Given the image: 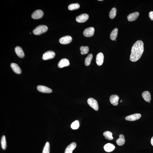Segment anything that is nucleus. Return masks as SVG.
Masks as SVG:
<instances>
[{"label":"nucleus","instance_id":"29","mask_svg":"<svg viewBox=\"0 0 153 153\" xmlns=\"http://www.w3.org/2000/svg\"><path fill=\"white\" fill-rule=\"evenodd\" d=\"M79 123L78 121H75L71 125V127L73 130L77 129L79 127Z\"/></svg>","mask_w":153,"mask_h":153},{"label":"nucleus","instance_id":"23","mask_svg":"<svg viewBox=\"0 0 153 153\" xmlns=\"http://www.w3.org/2000/svg\"><path fill=\"white\" fill-rule=\"evenodd\" d=\"M93 55L92 54H89L85 60V64L86 66H89L90 65L91 61L92 59Z\"/></svg>","mask_w":153,"mask_h":153},{"label":"nucleus","instance_id":"2","mask_svg":"<svg viewBox=\"0 0 153 153\" xmlns=\"http://www.w3.org/2000/svg\"><path fill=\"white\" fill-rule=\"evenodd\" d=\"M48 29V27L46 26L40 25L33 30V32L35 35H40L46 32Z\"/></svg>","mask_w":153,"mask_h":153},{"label":"nucleus","instance_id":"35","mask_svg":"<svg viewBox=\"0 0 153 153\" xmlns=\"http://www.w3.org/2000/svg\"><path fill=\"white\" fill-rule=\"evenodd\" d=\"M30 34H31V33H30Z\"/></svg>","mask_w":153,"mask_h":153},{"label":"nucleus","instance_id":"10","mask_svg":"<svg viewBox=\"0 0 153 153\" xmlns=\"http://www.w3.org/2000/svg\"><path fill=\"white\" fill-rule=\"evenodd\" d=\"M104 57L103 54L100 52L97 55L96 58V62L98 66H101L103 64Z\"/></svg>","mask_w":153,"mask_h":153},{"label":"nucleus","instance_id":"34","mask_svg":"<svg viewBox=\"0 0 153 153\" xmlns=\"http://www.w3.org/2000/svg\"><path fill=\"white\" fill-rule=\"evenodd\" d=\"M149 102V103H150V102Z\"/></svg>","mask_w":153,"mask_h":153},{"label":"nucleus","instance_id":"26","mask_svg":"<svg viewBox=\"0 0 153 153\" xmlns=\"http://www.w3.org/2000/svg\"><path fill=\"white\" fill-rule=\"evenodd\" d=\"M80 50L81 51V54L82 55H83V54H87L89 52V48L88 46H82L80 47Z\"/></svg>","mask_w":153,"mask_h":153},{"label":"nucleus","instance_id":"6","mask_svg":"<svg viewBox=\"0 0 153 153\" xmlns=\"http://www.w3.org/2000/svg\"><path fill=\"white\" fill-rule=\"evenodd\" d=\"M89 18V15L87 14L84 13L77 16L76 20L77 22L83 23L86 21Z\"/></svg>","mask_w":153,"mask_h":153},{"label":"nucleus","instance_id":"30","mask_svg":"<svg viewBox=\"0 0 153 153\" xmlns=\"http://www.w3.org/2000/svg\"><path fill=\"white\" fill-rule=\"evenodd\" d=\"M149 16L151 20H153V11H152L149 12Z\"/></svg>","mask_w":153,"mask_h":153},{"label":"nucleus","instance_id":"11","mask_svg":"<svg viewBox=\"0 0 153 153\" xmlns=\"http://www.w3.org/2000/svg\"><path fill=\"white\" fill-rule=\"evenodd\" d=\"M37 89L39 92L44 93H51L52 92L51 89L46 86L39 85L37 87Z\"/></svg>","mask_w":153,"mask_h":153},{"label":"nucleus","instance_id":"22","mask_svg":"<svg viewBox=\"0 0 153 153\" xmlns=\"http://www.w3.org/2000/svg\"><path fill=\"white\" fill-rule=\"evenodd\" d=\"M103 135L105 138L107 140H111L113 139V138L112 136V133L111 132L105 131L103 133Z\"/></svg>","mask_w":153,"mask_h":153},{"label":"nucleus","instance_id":"14","mask_svg":"<svg viewBox=\"0 0 153 153\" xmlns=\"http://www.w3.org/2000/svg\"><path fill=\"white\" fill-rule=\"evenodd\" d=\"M76 144L75 142H73L68 146L65 150L64 153H72L73 151L76 147Z\"/></svg>","mask_w":153,"mask_h":153},{"label":"nucleus","instance_id":"4","mask_svg":"<svg viewBox=\"0 0 153 153\" xmlns=\"http://www.w3.org/2000/svg\"><path fill=\"white\" fill-rule=\"evenodd\" d=\"M55 52L52 51H48L43 54L42 59L44 60L51 59L55 57Z\"/></svg>","mask_w":153,"mask_h":153},{"label":"nucleus","instance_id":"12","mask_svg":"<svg viewBox=\"0 0 153 153\" xmlns=\"http://www.w3.org/2000/svg\"><path fill=\"white\" fill-rule=\"evenodd\" d=\"M119 96L116 95H112L110 97V101L111 103L114 106H117L118 104Z\"/></svg>","mask_w":153,"mask_h":153},{"label":"nucleus","instance_id":"3","mask_svg":"<svg viewBox=\"0 0 153 153\" xmlns=\"http://www.w3.org/2000/svg\"><path fill=\"white\" fill-rule=\"evenodd\" d=\"M87 103L90 106L96 111L99 109L97 102L92 98H90L87 100Z\"/></svg>","mask_w":153,"mask_h":153},{"label":"nucleus","instance_id":"18","mask_svg":"<svg viewBox=\"0 0 153 153\" xmlns=\"http://www.w3.org/2000/svg\"><path fill=\"white\" fill-rule=\"evenodd\" d=\"M15 51L17 55L19 57L22 58L24 57V54L23 51L20 47L17 46L15 48Z\"/></svg>","mask_w":153,"mask_h":153},{"label":"nucleus","instance_id":"28","mask_svg":"<svg viewBox=\"0 0 153 153\" xmlns=\"http://www.w3.org/2000/svg\"><path fill=\"white\" fill-rule=\"evenodd\" d=\"M50 144L49 142H47L44 147L42 153H50Z\"/></svg>","mask_w":153,"mask_h":153},{"label":"nucleus","instance_id":"19","mask_svg":"<svg viewBox=\"0 0 153 153\" xmlns=\"http://www.w3.org/2000/svg\"><path fill=\"white\" fill-rule=\"evenodd\" d=\"M142 97L145 101L146 102H150L151 100V95L149 91H145L142 93Z\"/></svg>","mask_w":153,"mask_h":153},{"label":"nucleus","instance_id":"32","mask_svg":"<svg viewBox=\"0 0 153 153\" xmlns=\"http://www.w3.org/2000/svg\"><path fill=\"white\" fill-rule=\"evenodd\" d=\"M98 1H103V0H98Z\"/></svg>","mask_w":153,"mask_h":153},{"label":"nucleus","instance_id":"16","mask_svg":"<svg viewBox=\"0 0 153 153\" xmlns=\"http://www.w3.org/2000/svg\"><path fill=\"white\" fill-rule=\"evenodd\" d=\"M115 147L113 144L108 143L104 146V149L107 152H112L115 149Z\"/></svg>","mask_w":153,"mask_h":153},{"label":"nucleus","instance_id":"7","mask_svg":"<svg viewBox=\"0 0 153 153\" xmlns=\"http://www.w3.org/2000/svg\"><path fill=\"white\" fill-rule=\"evenodd\" d=\"M72 39L71 36H67L62 37L59 40L60 43L62 44H67L71 42Z\"/></svg>","mask_w":153,"mask_h":153},{"label":"nucleus","instance_id":"17","mask_svg":"<svg viewBox=\"0 0 153 153\" xmlns=\"http://www.w3.org/2000/svg\"><path fill=\"white\" fill-rule=\"evenodd\" d=\"M10 66L13 71L16 73L20 74L21 73V71L19 67L15 63H12Z\"/></svg>","mask_w":153,"mask_h":153},{"label":"nucleus","instance_id":"25","mask_svg":"<svg viewBox=\"0 0 153 153\" xmlns=\"http://www.w3.org/2000/svg\"><path fill=\"white\" fill-rule=\"evenodd\" d=\"M117 10L115 8H112L110 12L109 17L111 19H113L116 15Z\"/></svg>","mask_w":153,"mask_h":153},{"label":"nucleus","instance_id":"31","mask_svg":"<svg viewBox=\"0 0 153 153\" xmlns=\"http://www.w3.org/2000/svg\"><path fill=\"white\" fill-rule=\"evenodd\" d=\"M151 143L153 146V136L152 137L151 140Z\"/></svg>","mask_w":153,"mask_h":153},{"label":"nucleus","instance_id":"20","mask_svg":"<svg viewBox=\"0 0 153 153\" xmlns=\"http://www.w3.org/2000/svg\"><path fill=\"white\" fill-rule=\"evenodd\" d=\"M125 140L123 135L121 134L119 135L118 139L116 140V143L119 146H122L125 143Z\"/></svg>","mask_w":153,"mask_h":153},{"label":"nucleus","instance_id":"15","mask_svg":"<svg viewBox=\"0 0 153 153\" xmlns=\"http://www.w3.org/2000/svg\"><path fill=\"white\" fill-rule=\"evenodd\" d=\"M139 15V13L138 12H135L130 14L127 16L128 20L130 22L134 21L136 20L138 18Z\"/></svg>","mask_w":153,"mask_h":153},{"label":"nucleus","instance_id":"1","mask_svg":"<svg viewBox=\"0 0 153 153\" xmlns=\"http://www.w3.org/2000/svg\"><path fill=\"white\" fill-rule=\"evenodd\" d=\"M144 51V44L141 40H138L133 44L131 49L130 60L136 62L141 57Z\"/></svg>","mask_w":153,"mask_h":153},{"label":"nucleus","instance_id":"9","mask_svg":"<svg viewBox=\"0 0 153 153\" xmlns=\"http://www.w3.org/2000/svg\"><path fill=\"white\" fill-rule=\"evenodd\" d=\"M44 13L43 11L41 10H35L31 15L32 18L37 19L41 18L43 15Z\"/></svg>","mask_w":153,"mask_h":153},{"label":"nucleus","instance_id":"33","mask_svg":"<svg viewBox=\"0 0 153 153\" xmlns=\"http://www.w3.org/2000/svg\"><path fill=\"white\" fill-rule=\"evenodd\" d=\"M115 41H116V40L115 39Z\"/></svg>","mask_w":153,"mask_h":153},{"label":"nucleus","instance_id":"8","mask_svg":"<svg viewBox=\"0 0 153 153\" xmlns=\"http://www.w3.org/2000/svg\"><path fill=\"white\" fill-rule=\"evenodd\" d=\"M141 117V114L139 113H136L130 115L125 117L126 121H134L138 120Z\"/></svg>","mask_w":153,"mask_h":153},{"label":"nucleus","instance_id":"21","mask_svg":"<svg viewBox=\"0 0 153 153\" xmlns=\"http://www.w3.org/2000/svg\"><path fill=\"white\" fill-rule=\"evenodd\" d=\"M118 32V29L117 28H115L112 31L110 35L111 39L112 41H114L117 38Z\"/></svg>","mask_w":153,"mask_h":153},{"label":"nucleus","instance_id":"24","mask_svg":"<svg viewBox=\"0 0 153 153\" xmlns=\"http://www.w3.org/2000/svg\"><path fill=\"white\" fill-rule=\"evenodd\" d=\"M80 8V5L78 3H72L68 6V9L70 10H72L78 9Z\"/></svg>","mask_w":153,"mask_h":153},{"label":"nucleus","instance_id":"5","mask_svg":"<svg viewBox=\"0 0 153 153\" xmlns=\"http://www.w3.org/2000/svg\"><path fill=\"white\" fill-rule=\"evenodd\" d=\"M94 31L95 29L93 27H89L87 28L84 31L83 34L86 37H90L93 36Z\"/></svg>","mask_w":153,"mask_h":153},{"label":"nucleus","instance_id":"27","mask_svg":"<svg viewBox=\"0 0 153 153\" xmlns=\"http://www.w3.org/2000/svg\"><path fill=\"white\" fill-rule=\"evenodd\" d=\"M1 142L2 148L3 150H5L6 148V137L4 135L1 137Z\"/></svg>","mask_w":153,"mask_h":153},{"label":"nucleus","instance_id":"13","mask_svg":"<svg viewBox=\"0 0 153 153\" xmlns=\"http://www.w3.org/2000/svg\"><path fill=\"white\" fill-rule=\"evenodd\" d=\"M70 64V62L68 60L66 59H63L60 61L58 64V66L60 68H62L65 67L69 66Z\"/></svg>","mask_w":153,"mask_h":153}]
</instances>
